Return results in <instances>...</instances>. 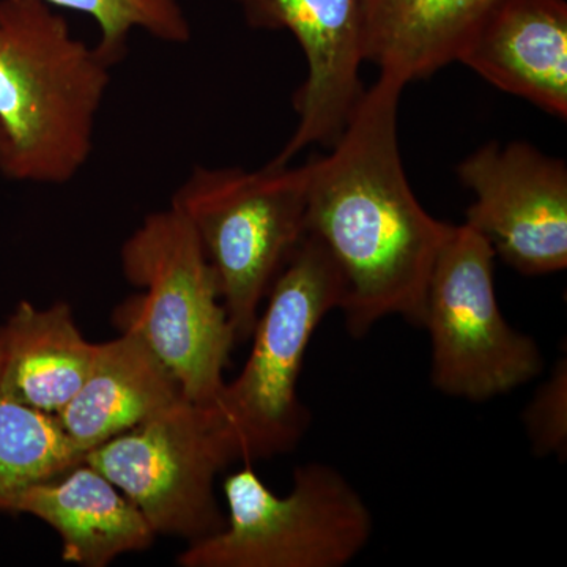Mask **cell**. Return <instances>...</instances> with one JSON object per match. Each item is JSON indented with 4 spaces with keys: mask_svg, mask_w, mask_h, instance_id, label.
Returning <instances> with one entry per match:
<instances>
[{
    "mask_svg": "<svg viewBox=\"0 0 567 567\" xmlns=\"http://www.w3.org/2000/svg\"><path fill=\"white\" fill-rule=\"evenodd\" d=\"M524 425L533 453L539 457L567 453V360L559 358L524 412Z\"/></svg>",
    "mask_w": 567,
    "mask_h": 567,
    "instance_id": "18",
    "label": "cell"
},
{
    "mask_svg": "<svg viewBox=\"0 0 567 567\" xmlns=\"http://www.w3.org/2000/svg\"><path fill=\"white\" fill-rule=\"evenodd\" d=\"M9 513L50 525L61 537L63 561L84 567L147 550L156 537L132 499L87 462L25 487Z\"/></svg>",
    "mask_w": 567,
    "mask_h": 567,
    "instance_id": "12",
    "label": "cell"
},
{
    "mask_svg": "<svg viewBox=\"0 0 567 567\" xmlns=\"http://www.w3.org/2000/svg\"><path fill=\"white\" fill-rule=\"evenodd\" d=\"M223 488L226 525L188 544L178 566L342 567L374 532L363 496L322 462L298 466L287 495H276L249 465L227 476Z\"/></svg>",
    "mask_w": 567,
    "mask_h": 567,
    "instance_id": "6",
    "label": "cell"
},
{
    "mask_svg": "<svg viewBox=\"0 0 567 567\" xmlns=\"http://www.w3.org/2000/svg\"><path fill=\"white\" fill-rule=\"evenodd\" d=\"M495 252L486 238L451 226L425 287L421 324L432 350V385L451 398L486 402L543 372L535 339L514 330L496 300Z\"/></svg>",
    "mask_w": 567,
    "mask_h": 567,
    "instance_id": "7",
    "label": "cell"
},
{
    "mask_svg": "<svg viewBox=\"0 0 567 567\" xmlns=\"http://www.w3.org/2000/svg\"><path fill=\"white\" fill-rule=\"evenodd\" d=\"M54 9L76 11L99 25L96 48L115 65L134 31L169 44L188 43L192 24L181 0H44Z\"/></svg>",
    "mask_w": 567,
    "mask_h": 567,
    "instance_id": "17",
    "label": "cell"
},
{
    "mask_svg": "<svg viewBox=\"0 0 567 567\" xmlns=\"http://www.w3.org/2000/svg\"><path fill=\"white\" fill-rule=\"evenodd\" d=\"M390 74L364 91L333 152L309 162L306 234L341 274L346 327L363 338L380 320L421 324L425 287L453 224L417 203L399 152V99Z\"/></svg>",
    "mask_w": 567,
    "mask_h": 567,
    "instance_id": "1",
    "label": "cell"
},
{
    "mask_svg": "<svg viewBox=\"0 0 567 567\" xmlns=\"http://www.w3.org/2000/svg\"><path fill=\"white\" fill-rule=\"evenodd\" d=\"M85 453L63 431L58 416L22 404L3 383L0 353V511L25 487L84 462Z\"/></svg>",
    "mask_w": 567,
    "mask_h": 567,
    "instance_id": "16",
    "label": "cell"
},
{
    "mask_svg": "<svg viewBox=\"0 0 567 567\" xmlns=\"http://www.w3.org/2000/svg\"><path fill=\"white\" fill-rule=\"evenodd\" d=\"M309 163L193 167L173 207L196 230L237 342L251 338L275 279L306 235Z\"/></svg>",
    "mask_w": 567,
    "mask_h": 567,
    "instance_id": "5",
    "label": "cell"
},
{
    "mask_svg": "<svg viewBox=\"0 0 567 567\" xmlns=\"http://www.w3.org/2000/svg\"><path fill=\"white\" fill-rule=\"evenodd\" d=\"M238 461L212 405L181 401L85 454L141 511L155 535L192 544L226 525L215 494L221 470Z\"/></svg>",
    "mask_w": 567,
    "mask_h": 567,
    "instance_id": "8",
    "label": "cell"
},
{
    "mask_svg": "<svg viewBox=\"0 0 567 567\" xmlns=\"http://www.w3.org/2000/svg\"><path fill=\"white\" fill-rule=\"evenodd\" d=\"M342 293L333 257L306 234L265 298L244 369L212 404L238 461L290 453L308 432L311 415L298 380L317 327L341 308Z\"/></svg>",
    "mask_w": 567,
    "mask_h": 567,
    "instance_id": "4",
    "label": "cell"
},
{
    "mask_svg": "<svg viewBox=\"0 0 567 567\" xmlns=\"http://www.w3.org/2000/svg\"><path fill=\"white\" fill-rule=\"evenodd\" d=\"M456 62L499 91L566 121V0H502Z\"/></svg>",
    "mask_w": 567,
    "mask_h": 567,
    "instance_id": "11",
    "label": "cell"
},
{
    "mask_svg": "<svg viewBox=\"0 0 567 567\" xmlns=\"http://www.w3.org/2000/svg\"><path fill=\"white\" fill-rule=\"evenodd\" d=\"M112 66L44 0H0V174L73 181L91 158Z\"/></svg>",
    "mask_w": 567,
    "mask_h": 567,
    "instance_id": "2",
    "label": "cell"
},
{
    "mask_svg": "<svg viewBox=\"0 0 567 567\" xmlns=\"http://www.w3.org/2000/svg\"><path fill=\"white\" fill-rule=\"evenodd\" d=\"M502 0H365V62L402 84L425 80L458 52Z\"/></svg>",
    "mask_w": 567,
    "mask_h": 567,
    "instance_id": "15",
    "label": "cell"
},
{
    "mask_svg": "<svg viewBox=\"0 0 567 567\" xmlns=\"http://www.w3.org/2000/svg\"><path fill=\"white\" fill-rule=\"evenodd\" d=\"M475 193L466 226L518 274H557L567 267V167L525 142H492L457 167Z\"/></svg>",
    "mask_w": 567,
    "mask_h": 567,
    "instance_id": "9",
    "label": "cell"
},
{
    "mask_svg": "<svg viewBox=\"0 0 567 567\" xmlns=\"http://www.w3.org/2000/svg\"><path fill=\"white\" fill-rule=\"evenodd\" d=\"M95 349L70 305L21 301L0 327L3 383L22 404L58 415L84 383Z\"/></svg>",
    "mask_w": 567,
    "mask_h": 567,
    "instance_id": "14",
    "label": "cell"
},
{
    "mask_svg": "<svg viewBox=\"0 0 567 567\" xmlns=\"http://www.w3.org/2000/svg\"><path fill=\"white\" fill-rule=\"evenodd\" d=\"M249 28L287 31L300 43L308 76L295 92L298 125L274 166L312 144L333 145L363 96L365 0H234Z\"/></svg>",
    "mask_w": 567,
    "mask_h": 567,
    "instance_id": "10",
    "label": "cell"
},
{
    "mask_svg": "<svg viewBox=\"0 0 567 567\" xmlns=\"http://www.w3.org/2000/svg\"><path fill=\"white\" fill-rule=\"evenodd\" d=\"M185 398L175 377L140 336L121 333L96 344L87 377L58 413L63 431L85 454Z\"/></svg>",
    "mask_w": 567,
    "mask_h": 567,
    "instance_id": "13",
    "label": "cell"
},
{
    "mask_svg": "<svg viewBox=\"0 0 567 567\" xmlns=\"http://www.w3.org/2000/svg\"><path fill=\"white\" fill-rule=\"evenodd\" d=\"M121 259L126 281L140 292L115 309L118 330L151 347L188 401L212 405L237 338L196 230L171 205L145 216Z\"/></svg>",
    "mask_w": 567,
    "mask_h": 567,
    "instance_id": "3",
    "label": "cell"
}]
</instances>
